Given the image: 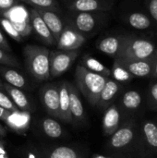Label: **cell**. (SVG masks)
<instances>
[{"mask_svg":"<svg viewBox=\"0 0 157 158\" xmlns=\"http://www.w3.org/2000/svg\"><path fill=\"white\" fill-rule=\"evenodd\" d=\"M0 158H7L6 156V148L5 143L0 139Z\"/></svg>","mask_w":157,"mask_h":158,"instance_id":"obj_38","label":"cell"},{"mask_svg":"<svg viewBox=\"0 0 157 158\" xmlns=\"http://www.w3.org/2000/svg\"><path fill=\"white\" fill-rule=\"evenodd\" d=\"M0 48L6 51V52H9V53L11 52V47H10L7 40L6 39L4 33L2 32L1 29H0Z\"/></svg>","mask_w":157,"mask_h":158,"instance_id":"obj_36","label":"cell"},{"mask_svg":"<svg viewBox=\"0 0 157 158\" xmlns=\"http://www.w3.org/2000/svg\"><path fill=\"white\" fill-rule=\"evenodd\" d=\"M156 52L154 43L146 39L125 35L121 50L115 59L119 60H151Z\"/></svg>","mask_w":157,"mask_h":158,"instance_id":"obj_3","label":"cell"},{"mask_svg":"<svg viewBox=\"0 0 157 158\" xmlns=\"http://www.w3.org/2000/svg\"><path fill=\"white\" fill-rule=\"evenodd\" d=\"M93 158H114L111 156H102V155H94Z\"/></svg>","mask_w":157,"mask_h":158,"instance_id":"obj_41","label":"cell"},{"mask_svg":"<svg viewBox=\"0 0 157 158\" xmlns=\"http://www.w3.org/2000/svg\"><path fill=\"white\" fill-rule=\"evenodd\" d=\"M147 6L150 16L157 23V0H149Z\"/></svg>","mask_w":157,"mask_h":158,"instance_id":"obj_35","label":"cell"},{"mask_svg":"<svg viewBox=\"0 0 157 158\" xmlns=\"http://www.w3.org/2000/svg\"><path fill=\"white\" fill-rule=\"evenodd\" d=\"M43 132L50 138L57 139L62 135L61 125L53 118H44L42 122Z\"/></svg>","mask_w":157,"mask_h":158,"instance_id":"obj_26","label":"cell"},{"mask_svg":"<svg viewBox=\"0 0 157 158\" xmlns=\"http://www.w3.org/2000/svg\"><path fill=\"white\" fill-rule=\"evenodd\" d=\"M68 87L69 94V107L72 120L73 122L82 123L85 119V112L78 89L74 84L70 82H68Z\"/></svg>","mask_w":157,"mask_h":158,"instance_id":"obj_16","label":"cell"},{"mask_svg":"<svg viewBox=\"0 0 157 158\" xmlns=\"http://www.w3.org/2000/svg\"><path fill=\"white\" fill-rule=\"evenodd\" d=\"M71 12L68 23L86 37L94 33L104 21L103 12Z\"/></svg>","mask_w":157,"mask_h":158,"instance_id":"obj_7","label":"cell"},{"mask_svg":"<svg viewBox=\"0 0 157 158\" xmlns=\"http://www.w3.org/2000/svg\"><path fill=\"white\" fill-rule=\"evenodd\" d=\"M148 103L151 109L157 110V81L151 82L149 85Z\"/></svg>","mask_w":157,"mask_h":158,"instance_id":"obj_32","label":"cell"},{"mask_svg":"<svg viewBox=\"0 0 157 158\" xmlns=\"http://www.w3.org/2000/svg\"><path fill=\"white\" fill-rule=\"evenodd\" d=\"M0 106L6 110H8V111H15V110L19 109L13 104V102L11 101L9 96L7 94H4L1 90H0Z\"/></svg>","mask_w":157,"mask_h":158,"instance_id":"obj_33","label":"cell"},{"mask_svg":"<svg viewBox=\"0 0 157 158\" xmlns=\"http://www.w3.org/2000/svg\"><path fill=\"white\" fill-rule=\"evenodd\" d=\"M81 51L77 50H56L50 51L49 69L50 79L57 78L68 71L79 56Z\"/></svg>","mask_w":157,"mask_h":158,"instance_id":"obj_6","label":"cell"},{"mask_svg":"<svg viewBox=\"0 0 157 158\" xmlns=\"http://www.w3.org/2000/svg\"><path fill=\"white\" fill-rule=\"evenodd\" d=\"M151 64H152V75L151 76L157 79V49L153 58L151 59Z\"/></svg>","mask_w":157,"mask_h":158,"instance_id":"obj_37","label":"cell"},{"mask_svg":"<svg viewBox=\"0 0 157 158\" xmlns=\"http://www.w3.org/2000/svg\"><path fill=\"white\" fill-rule=\"evenodd\" d=\"M30 20L32 31L40 38V40L47 45H56V42L52 32L48 29L47 25L43 21V18L37 11V9L31 7L30 10Z\"/></svg>","mask_w":157,"mask_h":158,"instance_id":"obj_10","label":"cell"},{"mask_svg":"<svg viewBox=\"0 0 157 158\" xmlns=\"http://www.w3.org/2000/svg\"><path fill=\"white\" fill-rule=\"evenodd\" d=\"M68 8L73 12H105L112 8L109 0H71Z\"/></svg>","mask_w":157,"mask_h":158,"instance_id":"obj_11","label":"cell"},{"mask_svg":"<svg viewBox=\"0 0 157 158\" xmlns=\"http://www.w3.org/2000/svg\"><path fill=\"white\" fill-rule=\"evenodd\" d=\"M107 79L108 77L89 70L81 63L76 67L75 81L77 89L93 106H97L100 94Z\"/></svg>","mask_w":157,"mask_h":158,"instance_id":"obj_1","label":"cell"},{"mask_svg":"<svg viewBox=\"0 0 157 158\" xmlns=\"http://www.w3.org/2000/svg\"><path fill=\"white\" fill-rule=\"evenodd\" d=\"M23 56L26 69L34 80L43 81L50 79L48 48L38 44H28L23 48Z\"/></svg>","mask_w":157,"mask_h":158,"instance_id":"obj_2","label":"cell"},{"mask_svg":"<svg viewBox=\"0 0 157 158\" xmlns=\"http://www.w3.org/2000/svg\"><path fill=\"white\" fill-rule=\"evenodd\" d=\"M138 140L139 128L132 119L121 125L110 136L108 146L116 151L125 150L132 147L135 143L138 144Z\"/></svg>","mask_w":157,"mask_h":158,"instance_id":"obj_4","label":"cell"},{"mask_svg":"<svg viewBox=\"0 0 157 158\" xmlns=\"http://www.w3.org/2000/svg\"><path fill=\"white\" fill-rule=\"evenodd\" d=\"M8 113H9L8 110H6V109L2 108V107L0 106V120L3 121V120L6 118V117L8 115Z\"/></svg>","mask_w":157,"mask_h":158,"instance_id":"obj_39","label":"cell"},{"mask_svg":"<svg viewBox=\"0 0 157 158\" xmlns=\"http://www.w3.org/2000/svg\"><path fill=\"white\" fill-rule=\"evenodd\" d=\"M24 2L35 9H47L54 11L59 10L57 0H25Z\"/></svg>","mask_w":157,"mask_h":158,"instance_id":"obj_29","label":"cell"},{"mask_svg":"<svg viewBox=\"0 0 157 158\" xmlns=\"http://www.w3.org/2000/svg\"><path fill=\"white\" fill-rule=\"evenodd\" d=\"M0 90H4V82L0 80Z\"/></svg>","mask_w":157,"mask_h":158,"instance_id":"obj_42","label":"cell"},{"mask_svg":"<svg viewBox=\"0 0 157 158\" xmlns=\"http://www.w3.org/2000/svg\"><path fill=\"white\" fill-rule=\"evenodd\" d=\"M31 120V117L29 111H22L18 109L15 111H9L8 115L3 121L13 131L23 134L29 130Z\"/></svg>","mask_w":157,"mask_h":158,"instance_id":"obj_12","label":"cell"},{"mask_svg":"<svg viewBox=\"0 0 157 158\" xmlns=\"http://www.w3.org/2000/svg\"><path fill=\"white\" fill-rule=\"evenodd\" d=\"M120 123L121 110L116 104H111L105 108L102 119V129L104 134L110 137L120 127Z\"/></svg>","mask_w":157,"mask_h":158,"instance_id":"obj_13","label":"cell"},{"mask_svg":"<svg viewBox=\"0 0 157 158\" xmlns=\"http://www.w3.org/2000/svg\"><path fill=\"white\" fill-rule=\"evenodd\" d=\"M115 60L122 65L133 77L145 78L152 75L151 60Z\"/></svg>","mask_w":157,"mask_h":158,"instance_id":"obj_17","label":"cell"},{"mask_svg":"<svg viewBox=\"0 0 157 158\" xmlns=\"http://www.w3.org/2000/svg\"><path fill=\"white\" fill-rule=\"evenodd\" d=\"M22 12H23V8L19 7V14L16 17L13 15H8L6 13L2 14L3 17L6 18L10 21V23L15 28L17 32L19 34L21 39L28 37L32 31L31 20H30V13L28 14L27 12H25L23 15H20Z\"/></svg>","mask_w":157,"mask_h":158,"instance_id":"obj_15","label":"cell"},{"mask_svg":"<svg viewBox=\"0 0 157 158\" xmlns=\"http://www.w3.org/2000/svg\"><path fill=\"white\" fill-rule=\"evenodd\" d=\"M0 23H1L2 27L6 30V31L8 33V35L10 37H12L13 39H15L18 42H20L22 40L21 37L19 36V34L17 32V31L15 30V28L12 26V24L10 23V21L6 18H5V17L2 16V18L0 19Z\"/></svg>","mask_w":157,"mask_h":158,"instance_id":"obj_31","label":"cell"},{"mask_svg":"<svg viewBox=\"0 0 157 158\" xmlns=\"http://www.w3.org/2000/svg\"><path fill=\"white\" fill-rule=\"evenodd\" d=\"M41 100L47 111L53 118H58L59 110V91L58 86L52 83L43 85L41 89Z\"/></svg>","mask_w":157,"mask_h":158,"instance_id":"obj_9","label":"cell"},{"mask_svg":"<svg viewBox=\"0 0 157 158\" xmlns=\"http://www.w3.org/2000/svg\"><path fill=\"white\" fill-rule=\"evenodd\" d=\"M0 65L11 67V68L19 67V63L18 59L14 56H12L9 52H6L1 48H0Z\"/></svg>","mask_w":157,"mask_h":158,"instance_id":"obj_30","label":"cell"},{"mask_svg":"<svg viewBox=\"0 0 157 158\" xmlns=\"http://www.w3.org/2000/svg\"><path fill=\"white\" fill-rule=\"evenodd\" d=\"M81 64L93 72L101 74V75L108 77V78L111 75V70L108 68H106L103 63H101L99 60H97L95 57H93L92 56H89V55L84 56Z\"/></svg>","mask_w":157,"mask_h":158,"instance_id":"obj_24","label":"cell"},{"mask_svg":"<svg viewBox=\"0 0 157 158\" xmlns=\"http://www.w3.org/2000/svg\"><path fill=\"white\" fill-rule=\"evenodd\" d=\"M47 158H84L80 152L68 147L59 146L50 151Z\"/></svg>","mask_w":157,"mask_h":158,"instance_id":"obj_27","label":"cell"},{"mask_svg":"<svg viewBox=\"0 0 157 158\" xmlns=\"http://www.w3.org/2000/svg\"><path fill=\"white\" fill-rule=\"evenodd\" d=\"M138 149L143 158L157 156V123L153 120H143L139 129Z\"/></svg>","mask_w":157,"mask_h":158,"instance_id":"obj_5","label":"cell"},{"mask_svg":"<svg viewBox=\"0 0 157 158\" xmlns=\"http://www.w3.org/2000/svg\"><path fill=\"white\" fill-rule=\"evenodd\" d=\"M59 91V110H58V118L66 123H72V117L69 107V94L68 81H63L58 85Z\"/></svg>","mask_w":157,"mask_h":158,"instance_id":"obj_18","label":"cell"},{"mask_svg":"<svg viewBox=\"0 0 157 158\" xmlns=\"http://www.w3.org/2000/svg\"><path fill=\"white\" fill-rule=\"evenodd\" d=\"M87 37L81 33L70 23L64 24V28L56 41V47L59 50H77L86 42Z\"/></svg>","mask_w":157,"mask_h":158,"instance_id":"obj_8","label":"cell"},{"mask_svg":"<svg viewBox=\"0 0 157 158\" xmlns=\"http://www.w3.org/2000/svg\"><path fill=\"white\" fill-rule=\"evenodd\" d=\"M111 75L113 76V80L117 81L118 82H128L134 78L122 65L116 60L113 64Z\"/></svg>","mask_w":157,"mask_h":158,"instance_id":"obj_28","label":"cell"},{"mask_svg":"<svg viewBox=\"0 0 157 158\" xmlns=\"http://www.w3.org/2000/svg\"><path fill=\"white\" fill-rule=\"evenodd\" d=\"M41 17L43 18V21L47 25L48 29L52 32L56 42L60 36V33L64 28V22L60 16L57 14L56 11L54 10H47V9H37Z\"/></svg>","mask_w":157,"mask_h":158,"instance_id":"obj_19","label":"cell"},{"mask_svg":"<svg viewBox=\"0 0 157 158\" xmlns=\"http://www.w3.org/2000/svg\"><path fill=\"white\" fill-rule=\"evenodd\" d=\"M124 39L125 35H108L99 40L96 47L100 52L115 59L121 50Z\"/></svg>","mask_w":157,"mask_h":158,"instance_id":"obj_14","label":"cell"},{"mask_svg":"<svg viewBox=\"0 0 157 158\" xmlns=\"http://www.w3.org/2000/svg\"><path fill=\"white\" fill-rule=\"evenodd\" d=\"M4 90L13 102V104L22 111H30L31 105L26 94L19 88L14 87L6 82H4Z\"/></svg>","mask_w":157,"mask_h":158,"instance_id":"obj_21","label":"cell"},{"mask_svg":"<svg viewBox=\"0 0 157 158\" xmlns=\"http://www.w3.org/2000/svg\"><path fill=\"white\" fill-rule=\"evenodd\" d=\"M17 0H0V14L2 15L3 13L8 11L10 8H12Z\"/></svg>","mask_w":157,"mask_h":158,"instance_id":"obj_34","label":"cell"},{"mask_svg":"<svg viewBox=\"0 0 157 158\" xmlns=\"http://www.w3.org/2000/svg\"><path fill=\"white\" fill-rule=\"evenodd\" d=\"M119 90H120L119 82H118L117 81L113 79L108 78L100 94L96 106L103 108V109H105L106 107H108L112 104L116 96L118 95Z\"/></svg>","mask_w":157,"mask_h":158,"instance_id":"obj_20","label":"cell"},{"mask_svg":"<svg viewBox=\"0 0 157 158\" xmlns=\"http://www.w3.org/2000/svg\"><path fill=\"white\" fill-rule=\"evenodd\" d=\"M21 1H23V2H24V1H25V0H21Z\"/></svg>","mask_w":157,"mask_h":158,"instance_id":"obj_43","label":"cell"},{"mask_svg":"<svg viewBox=\"0 0 157 158\" xmlns=\"http://www.w3.org/2000/svg\"><path fill=\"white\" fill-rule=\"evenodd\" d=\"M143 97L142 94L135 90H130L126 92L121 99V105L125 111L129 113L136 112L142 106Z\"/></svg>","mask_w":157,"mask_h":158,"instance_id":"obj_23","label":"cell"},{"mask_svg":"<svg viewBox=\"0 0 157 158\" xmlns=\"http://www.w3.org/2000/svg\"><path fill=\"white\" fill-rule=\"evenodd\" d=\"M127 22L134 29L137 30H148L152 21L150 18L143 12H132L127 16Z\"/></svg>","mask_w":157,"mask_h":158,"instance_id":"obj_25","label":"cell"},{"mask_svg":"<svg viewBox=\"0 0 157 158\" xmlns=\"http://www.w3.org/2000/svg\"><path fill=\"white\" fill-rule=\"evenodd\" d=\"M0 75L4 79V81L17 88H25L26 87V79L24 76L19 73L18 70L11 69L7 66H1L0 65Z\"/></svg>","mask_w":157,"mask_h":158,"instance_id":"obj_22","label":"cell"},{"mask_svg":"<svg viewBox=\"0 0 157 158\" xmlns=\"http://www.w3.org/2000/svg\"><path fill=\"white\" fill-rule=\"evenodd\" d=\"M6 130L5 127H3L2 124H0V139L6 137Z\"/></svg>","mask_w":157,"mask_h":158,"instance_id":"obj_40","label":"cell"}]
</instances>
